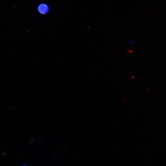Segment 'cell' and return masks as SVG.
<instances>
[{"label":"cell","mask_w":166,"mask_h":166,"mask_svg":"<svg viewBox=\"0 0 166 166\" xmlns=\"http://www.w3.org/2000/svg\"><path fill=\"white\" fill-rule=\"evenodd\" d=\"M37 10L40 14L43 15H45L49 13L50 9L47 4L42 3L38 6Z\"/></svg>","instance_id":"cell-1"},{"label":"cell","mask_w":166,"mask_h":166,"mask_svg":"<svg viewBox=\"0 0 166 166\" xmlns=\"http://www.w3.org/2000/svg\"><path fill=\"white\" fill-rule=\"evenodd\" d=\"M25 166V165H23V166Z\"/></svg>","instance_id":"cell-2"}]
</instances>
